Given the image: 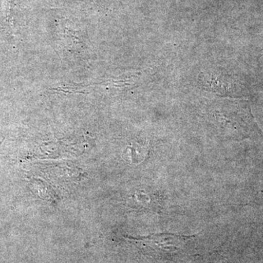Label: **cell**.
Listing matches in <instances>:
<instances>
[{
  "instance_id": "1",
  "label": "cell",
  "mask_w": 263,
  "mask_h": 263,
  "mask_svg": "<svg viewBox=\"0 0 263 263\" xmlns=\"http://www.w3.org/2000/svg\"><path fill=\"white\" fill-rule=\"evenodd\" d=\"M196 235H183L164 233L139 238L128 236L127 238L145 255L170 261L181 254L186 245Z\"/></svg>"
},
{
  "instance_id": "2",
  "label": "cell",
  "mask_w": 263,
  "mask_h": 263,
  "mask_svg": "<svg viewBox=\"0 0 263 263\" xmlns=\"http://www.w3.org/2000/svg\"><path fill=\"white\" fill-rule=\"evenodd\" d=\"M1 12L4 17L5 22H7L13 28V24L12 21L11 11H10V0H1Z\"/></svg>"
}]
</instances>
